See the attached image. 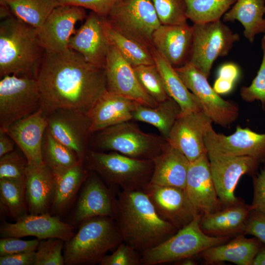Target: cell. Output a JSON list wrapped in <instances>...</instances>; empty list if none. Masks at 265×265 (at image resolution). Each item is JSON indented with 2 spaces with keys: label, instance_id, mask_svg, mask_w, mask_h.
Wrapping results in <instances>:
<instances>
[{
  "label": "cell",
  "instance_id": "cell-1",
  "mask_svg": "<svg viewBox=\"0 0 265 265\" xmlns=\"http://www.w3.org/2000/svg\"><path fill=\"white\" fill-rule=\"evenodd\" d=\"M41 107L47 114L57 108L87 114L106 91L105 69L87 62L70 48L46 52L36 75Z\"/></svg>",
  "mask_w": 265,
  "mask_h": 265
},
{
  "label": "cell",
  "instance_id": "cell-2",
  "mask_svg": "<svg viewBox=\"0 0 265 265\" xmlns=\"http://www.w3.org/2000/svg\"><path fill=\"white\" fill-rule=\"evenodd\" d=\"M114 219L123 241L140 254L160 244L179 230L159 215L142 190L116 192Z\"/></svg>",
  "mask_w": 265,
  "mask_h": 265
},
{
  "label": "cell",
  "instance_id": "cell-3",
  "mask_svg": "<svg viewBox=\"0 0 265 265\" xmlns=\"http://www.w3.org/2000/svg\"><path fill=\"white\" fill-rule=\"evenodd\" d=\"M45 51L37 29L11 16L0 24V76L36 78Z\"/></svg>",
  "mask_w": 265,
  "mask_h": 265
},
{
  "label": "cell",
  "instance_id": "cell-4",
  "mask_svg": "<svg viewBox=\"0 0 265 265\" xmlns=\"http://www.w3.org/2000/svg\"><path fill=\"white\" fill-rule=\"evenodd\" d=\"M123 239L113 217L97 216L81 223L78 232L65 241V265L99 264L108 251L115 250Z\"/></svg>",
  "mask_w": 265,
  "mask_h": 265
},
{
  "label": "cell",
  "instance_id": "cell-5",
  "mask_svg": "<svg viewBox=\"0 0 265 265\" xmlns=\"http://www.w3.org/2000/svg\"><path fill=\"white\" fill-rule=\"evenodd\" d=\"M83 163L88 170L97 173L111 186L126 191L143 190L150 182L154 167L152 159L89 148Z\"/></svg>",
  "mask_w": 265,
  "mask_h": 265
},
{
  "label": "cell",
  "instance_id": "cell-6",
  "mask_svg": "<svg viewBox=\"0 0 265 265\" xmlns=\"http://www.w3.org/2000/svg\"><path fill=\"white\" fill-rule=\"evenodd\" d=\"M167 143L161 135L146 133L130 121L93 133L89 149L116 152L138 159H152L163 151Z\"/></svg>",
  "mask_w": 265,
  "mask_h": 265
},
{
  "label": "cell",
  "instance_id": "cell-7",
  "mask_svg": "<svg viewBox=\"0 0 265 265\" xmlns=\"http://www.w3.org/2000/svg\"><path fill=\"white\" fill-rule=\"evenodd\" d=\"M198 214L187 225L160 244L140 253L142 265H155L194 257L211 247L224 243L230 237H213L204 233Z\"/></svg>",
  "mask_w": 265,
  "mask_h": 265
},
{
  "label": "cell",
  "instance_id": "cell-8",
  "mask_svg": "<svg viewBox=\"0 0 265 265\" xmlns=\"http://www.w3.org/2000/svg\"><path fill=\"white\" fill-rule=\"evenodd\" d=\"M115 29L150 49L161 25L152 0H120L106 17Z\"/></svg>",
  "mask_w": 265,
  "mask_h": 265
},
{
  "label": "cell",
  "instance_id": "cell-9",
  "mask_svg": "<svg viewBox=\"0 0 265 265\" xmlns=\"http://www.w3.org/2000/svg\"><path fill=\"white\" fill-rule=\"evenodd\" d=\"M41 106L36 78L5 75L0 80V128L6 130Z\"/></svg>",
  "mask_w": 265,
  "mask_h": 265
},
{
  "label": "cell",
  "instance_id": "cell-10",
  "mask_svg": "<svg viewBox=\"0 0 265 265\" xmlns=\"http://www.w3.org/2000/svg\"><path fill=\"white\" fill-rule=\"evenodd\" d=\"M192 26L193 39L188 62L208 78L215 60L227 55L240 37L220 20Z\"/></svg>",
  "mask_w": 265,
  "mask_h": 265
},
{
  "label": "cell",
  "instance_id": "cell-11",
  "mask_svg": "<svg viewBox=\"0 0 265 265\" xmlns=\"http://www.w3.org/2000/svg\"><path fill=\"white\" fill-rule=\"evenodd\" d=\"M174 68L186 87L199 100L204 113L212 122L227 127L236 120L239 115L238 106L222 98L199 69L189 62Z\"/></svg>",
  "mask_w": 265,
  "mask_h": 265
},
{
  "label": "cell",
  "instance_id": "cell-12",
  "mask_svg": "<svg viewBox=\"0 0 265 265\" xmlns=\"http://www.w3.org/2000/svg\"><path fill=\"white\" fill-rule=\"evenodd\" d=\"M211 174L218 197L224 206L240 201L235 194L240 178L254 174L259 160L248 156L228 155L207 151Z\"/></svg>",
  "mask_w": 265,
  "mask_h": 265
},
{
  "label": "cell",
  "instance_id": "cell-13",
  "mask_svg": "<svg viewBox=\"0 0 265 265\" xmlns=\"http://www.w3.org/2000/svg\"><path fill=\"white\" fill-rule=\"evenodd\" d=\"M46 115L47 130L83 162L92 134L87 114L73 109L57 108Z\"/></svg>",
  "mask_w": 265,
  "mask_h": 265
},
{
  "label": "cell",
  "instance_id": "cell-14",
  "mask_svg": "<svg viewBox=\"0 0 265 265\" xmlns=\"http://www.w3.org/2000/svg\"><path fill=\"white\" fill-rule=\"evenodd\" d=\"M212 123L203 111L181 112L167 141L193 161L207 153L205 137Z\"/></svg>",
  "mask_w": 265,
  "mask_h": 265
},
{
  "label": "cell",
  "instance_id": "cell-15",
  "mask_svg": "<svg viewBox=\"0 0 265 265\" xmlns=\"http://www.w3.org/2000/svg\"><path fill=\"white\" fill-rule=\"evenodd\" d=\"M84 8L60 5L51 13L37 29L40 43L46 52H61L69 49L71 37L76 32L75 25L87 17Z\"/></svg>",
  "mask_w": 265,
  "mask_h": 265
},
{
  "label": "cell",
  "instance_id": "cell-16",
  "mask_svg": "<svg viewBox=\"0 0 265 265\" xmlns=\"http://www.w3.org/2000/svg\"><path fill=\"white\" fill-rule=\"evenodd\" d=\"M105 69L107 91L144 106L155 107L158 105L143 89L132 66L111 44Z\"/></svg>",
  "mask_w": 265,
  "mask_h": 265
},
{
  "label": "cell",
  "instance_id": "cell-17",
  "mask_svg": "<svg viewBox=\"0 0 265 265\" xmlns=\"http://www.w3.org/2000/svg\"><path fill=\"white\" fill-rule=\"evenodd\" d=\"M74 229L73 224L64 222L48 212L38 214L26 213L14 223H2L0 235L1 238L31 236L40 240L58 238L66 241L74 235Z\"/></svg>",
  "mask_w": 265,
  "mask_h": 265
},
{
  "label": "cell",
  "instance_id": "cell-18",
  "mask_svg": "<svg viewBox=\"0 0 265 265\" xmlns=\"http://www.w3.org/2000/svg\"><path fill=\"white\" fill-rule=\"evenodd\" d=\"M143 190L148 196L159 215L178 230L187 225L199 214L190 202L185 189L149 183Z\"/></svg>",
  "mask_w": 265,
  "mask_h": 265
},
{
  "label": "cell",
  "instance_id": "cell-19",
  "mask_svg": "<svg viewBox=\"0 0 265 265\" xmlns=\"http://www.w3.org/2000/svg\"><path fill=\"white\" fill-rule=\"evenodd\" d=\"M207 151L235 156H248L265 162V133L249 128H237L234 133L225 135L215 132L212 127L205 137Z\"/></svg>",
  "mask_w": 265,
  "mask_h": 265
},
{
  "label": "cell",
  "instance_id": "cell-20",
  "mask_svg": "<svg viewBox=\"0 0 265 265\" xmlns=\"http://www.w3.org/2000/svg\"><path fill=\"white\" fill-rule=\"evenodd\" d=\"M116 195L94 172L90 171L83 184L73 217L72 224L78 225L97 216L114 217Z\"/></svg>",
  "mask_w": 265,
  "mask_h": 265
},
{
  "label": "cell",
  "instance_id": "cell-21",
  "mask_svg": "<svg viewBox=\"0 0 265 265\" xmlns=\"http://www.w3.org/2000/svg\"><path fill=\"white\" fill-rule=\"evenodd\" d=\"M105 18L91 11L68 44L69 48L80 53L87 62L104 68L110 45L105 31Z\"/></svg>",
  "mask_w": 265,
  "mask_h": 265
},
{
  "label": "cell",
  "instance_id": "cell-22",
  "mask_svg": "<svg viewBox=\"0 0 265 265\" xmlns=\"http://www.w3.org/2000/svg\"><path fill=\"white\" fill-rule=\"evenodd\" d=\"M185 190L198 213L203 215L220 209L222 203L212 180L207 153L190 162Z\"/></svg>",
  "mask_w": 265,
  "mask_h": 265
},
{
  "label": "cell",
  "instance_id": "cell-23",
  "mask_svg": "<svg viewBox=\"0 0 265 265\" xmlns=\"http://www.w3.org/2000/svg\"><path fill=\"white\" fill-rule=\"evenodd\" d=\"M193 39L192 26L161 25L152 35L153 47L174 67L189 62Z\"/></svg>",
  "mask_w": 265,
  "mask_h": 265
},
{
  "label": "cell",
  "instance_id": "cell-24",
  "mask_svg": "<svg viewBox=\"0 0 265 265\" xmlns=\"http://www.w3.org/2000/svg\"><path fill=\"white\" fill-rule=\"evenodd\" d=\"M47 128V115L40 107L5 130L22 151L28 163L44 164L42 155L43 138Z\"/></svg>",
  "mask_w": 265,
  "mask_h": 265
},
{
  "label": "cell",
  "instance_id": "cell-25",
  "mask_svg": "<svg viewBox=\"0 0 265 265\" xmlns=\"http://www.w3.org/2000/svg\"><path fill=\"white\" fill-rule=\"evenodd\" d=\"M138 103L106 90L87 113L92 133L132 120V112Z\"/></svg>",
  "mask_w": 265,
  "mask_h": 265
},
{
  "label": "cell",
  "instance_id": "cell-26",
  "mask_svg": "<svg viewBox=\"0 0 265 265\" xmlns=\"http://www.w3.org/2000/svg\"><path fill=\"white\" fill-rule=\"evenodd\" d=\"M224 207L203 215L200 223L201 229L213 237H230L244 234L246 221L252 210L251 205L240 201Z\"/></svg>",
  "mask_w": 265,
  "mask_h": 265
},
{
  "label": "cell",
  "instance_id": "cell-27",
  "mask_svg": "<svg viewBox=\"0 0 265 265\" xmlns=\"http://www.w3.org/2000/svg\"><path fill=\"white\" fill-rule=\"evenodd\" d=\"M26 194L29 213L48 212L51 208L54 182L51 168L44 163H28L25 174Z\"/></svg>",
  "mask_w": 265,
  "mask_h": 265
},
{
  "label": "cell",
  "instance_id": "cell-28",
  "mask_svg": "<svg viewBox=\"0 0 265 265\" xmlns=\"http://www.w3.org/2000/svg\"><path fill=\"white\" fill-rule=\"evenodd\" d=\"M152 160L154 167L150 183L185 189L190 162L181 151L167 142Z\"/></svg>",
  "mask_w": 265,
  "mask_h": 265
},
{
  "label": "cell",
  "instance_id": "cell-29",
  "mask_svg": "<svg viewBox=\"0 0 265 265\" xmlns=\"http://www.w3.org/2000/svg\"><path fill=\"white\" fill-rule=\"evenodd\" d=\"M51 169L54 182L51 208L54 213L60 214L71 206L89 172L85 168L83 162L71 167Z\"/></svg>",
  "mask_w": 265,
  "mask_h": 265
},
{
  "label": "cell",
  "instance_id": "cell-30",
  "mask_svg": "<svg viewBox=\"0 0 265 265\" xmlns=\"http://www.w3.org/2000/svg\"><path fill=\"white\" fill-rule=\"evenodd\" d=\"M262 242L255 237L237 235L231 240L211 247L200 255L207 264L229 262L238 265H252Z\"/></svg>",
  "mask_w": 265,
  "mask_h": 265
},
{
  "label": "cell",
  "instance_id": "cell-31",
  "mask_svg": "<svg viewBox=\"0 0 265 265\" xmlns=\"http://www.w3.org/2000/svg\"><path fill=\"white\" fill-rule=\"evenodd\" d=\"M150 51L168 95L179 105L181 112L203 111L199 100L186 87L175 68L153 47Z\"/></svg>",
  "mask_w": 265,
  "mask_h": 265
},
{
  "label": "cell",
  "instance_id": "cell-32",
  "mask_svg": "<svg viewBox=\"0 0 265 265\" xmlns=\"http://www.w3.org/2000/svg\"><path fill=\"white\" fill-rule=\"evenodd\" d=\"M265 0H237L223 16L224 22H239L245 37L250 43L257 35L265 33Z\"/></svg>",
  "mask_w": 265,
  "mask_h": 265
},
{
  "label": "cell",
  "instance_id": "cell-33",
  "mask_svg": "<svg viewBox=\"0 0 265 265\" xmlns=\"http://www.w3.org/2000/svg\"><path fill=\"white\" fill-rule=\"evenodd\" d=\"M182 110L172 98L159 103L155 107L137 104L132 112V120L149 124L156 128L166 140Z\"/></svg>",
  "mask_w": 265,
  "mask_h": 265
},
{
  "label": "cell",
  "instance_id": "cell-34",
  "mask_svg": "<svg viewBox=\"0 0 265 265\" xmlns=\"http://www.w3.org/2000/svg\"><path fill=\"white\" fill-rule=\"evenodd\" d=\"M105 31L111 45L132 66L155 64L150 49L121 33L104 21Z\"/></svg>",
  "mask_w": 265,
  "mask_h": 265
},
{
  "label": "cell",
  "instance_id": "cell-35",
  "mask_svg": "<svg viewBox=\"0 0 265 265\" xmlns=\"http://www.w3.org/2000/svg\"><path fill=\"white\" fill-rule=\"evenodd\" d=\"M0 206L8 216L16 220L27 213L25 178L0 179Z\"/></svg>",
  "mask_w": 265,
  "mask_h": 265
},
{
  "label": "cell",
  "instance_id": "cell-36",
  "mask_svg": "<svg viewBox=\"0 0 265 265\" xmlns=\"http://www.w3.org/2000/svg\"><path fill=\"white\" fill-rule=\"evenodd\" d=\"M8 4L14 16L37 29L60 5L58 0H10Z\"/></svg>",
  "mask_w": 265,
  "mask_h": 265
},
{
  "label": "cell",
  "instance_id": "cell-37",
  "mask_svg": "<svg viewBox=\"0 0 265 265\" xmlns=\"http://www.w3.org/2000/svg\"><path fill=\"white\" fill-rule=\"evenodd\" d=\"M42 155L43 163L51 169L71 167L83 162L73 150L56 139L47 129L43 138Z\"/></svg>",
  "mask_w": 265,
  "mask_h": 265
},
{
  "label": "cell",
  "instance_id": "cell-38",
  "mask_svg": "<svg viewBox=\"0 0 265 265\" xmlns=\"http://www.w3.org/2000/svg\"><path fill=\"white\" fill-rule=\"evenodd\" d=\"M187 19L193 24L220 20L237 0H185Z\"/></svg>",
  "mask_w": 265,
  "mask_h": 265
},
{
  "label": "cell",
  "instance_id": "cell-39",
  "mask_svg": "<svg viewBox=\"0 0 265 265\" xmlns=\"http://www.w3.org/2000/svg\"><path fill=\"white\" fill-rule=\"evenodd\" d=\"M132 67L141 86L155 101L159 103L170 97L161 73L155 63Z\"/></svg>",
  "mask_w": 265,
  "mask_h": 265
},
{
  "label": "cell",
  "instance_id": "cell-40",
  "mask_svg": "<svg viewBox=\"0 0 265 265\" xmlns=\"http://www.w3.org/2000/svg\"><path fill=\"white\" fill-rule=\"evenodd\" d=\"M162 25H183L187 23L185 0H152Z\"/></svg>",
  "mask_w": 265,
  "mask_h": 265
},
{
  "label": "cell",
  "instance_id": "cell-41",
  "mask_svg": "<svg viewBox=\"0 0 265 265\" xmlns=\"http://www.w3.org/2000/svg\"><path fill=\"white\" fill-rule=\"evenodd\" d=\"M65 241L58 238L40 240L35 251L34 265H65L62 251Z\"/></svg>",
  "mask_w": 265,
  "mask_h": 265
},
{
  "label": "cell",
  "instance_id": "cell-42",
  "mask_svg": "<svg viewBox=\"0 0 265 265\" xmlns=\"http://www.w3.org/2000/svg\"><path fill=\"white\" fill-rule=\"evenodd\" d=\"M261 45L263 58L259 70L251 84L241 88L240 95L246 102L259 101L265 106V34L262 38Z\"/></svg>",
  "mask_w": 265,
  "mask_h": 265
},
{
  "label": "cell",
  "instance_id": "cell-43",
  "mask_svg": "<svg viewBox=\"0 0 265 265\" xmlns=\"http://www.w3.org/2000/svg\"><path fill=\"white\" fill-rule=\"evenodd\" d=\"M28 161L17 150L0 157V179H22L25 174Z\"/></svg>",
  "mask_w": 265,
  "mask_h": 265
},
{
  "label": "cell",
  "instance_id": "cell-44",
  "mask_svg": "<svg viewBox=\"0 0 265 265\" xmlns=\"http://www.w3.org/2000/svg\"><path fill=\"white\" fill-rule=\"evenodd\" d=\"M134 249L122 242L109 255H106L101 265H140L141 255Z\"/></svg>",
  "mask_w": 265,
  "mask_h": 265
},
{
  "label": "cell",
  "instance_id": "cell-45",
  "mask_svg": "<svg viewBox=\"0 0 265 265\" xmlns=\"http://www.w3.org/2000/svg\"><path fill=\"white\" fill-rule=\"evenodd\" d=\"M40 240H25L20 238L9 237L0 239V256L36 251Z\"/></svg>",
  "mask_w": 265,
  "mask_h": 265
},
{
  "label": "cell",
  "instance_id": "cell-46",
  "mask_svg": "<svg viewBox=\"0 0 265 265\" xmlns=\"http://www.w3.org/2000/svg\"><path fill=\"white\" fill-rule=\"evenodd\" d=\"M120 0H58L60 5H71L90 9L99 15L106 17Z\"/></svg>",
  "mask_w": 265,
  "mask_h": 265
},
{
  "label": "cell",
  "instance_id": "cell-47",
  "mask_svg": "<svg viewBox=\"0 0 265 265\" xmlns=\"http://www.w3.org/2000/svg\"><path fill=\"white\" fill-rule=\"evenodd\" d=\"M244 234L252 235L265 244V213L252 210L246 221Z\"/></svg>",
  "mask_w": 265,
  "mask_h": 265
},
{
  "label": "cell",
  "instance_id": "cell-48",
  "mask_svg": "<svg viewBox=\"0 0 265 265\" xmlns=\"http://www.w3.org/2000/svg\"><path fill=\"white\" fill-rule=\"evenodd\" d=\"M260 172L253 176V199L251 206L265 213V162Z\"/></svg>",
  "mask_w": 265,
  "mask_h": 265
},
{
  "label": "cell",
  "instance_id": "cell-49",
  "mask_svg": "<svg viewBox=\"0 0 265 265\" xmlns=\"http://www.w3.org/2000/svg\"><path fill=\"white\" fill-rule=\"evenodd\" d=\"M35 251L0 256V265H34Z\"/></svg>",
  "mask_w": 265,
  "mask_h": 265
},
{
  "label": "cell",
  "instance_id": "cell-50",
  "mask_svg": "<svg viewBox=\"0 0 265 265\" xmlns=\"http://www.w3.org/2000/svg\"><path fill=\"white\" fill-rule=\"evenodd\" d=\"M239 73V69L237 65L231 63H227L219 68L218 77L235 82L238 79Z\"/></svg>",
  "mask_w": 265,
  "mask_h": 265
},
{
  "label": "cell",
  "instance_id": "cell-51",
  "mask_svg": "<svg viewBox=\"0 0 265 265\" xmlns=\"http://www.w3.org/2000/svg\"><path fill=\"white\" fill-rule=\"evenodd\" d=\"M15 144L6 132L0 128V157L13 151Z\"/></svg>",
  "mask_w": 265,
  "mask_h": 265
},
{
  "label": "cell",
  "instance_id": "cell-52",
  "mask_svg": "<svg viewBox=\"0 0 265 265\" xmlns=\"http://www.w3.org/2000/svg\"><path fill=\"white\" fill-rule=\"evenodd\" d=\"M234 82L231 80L218 77L214 81L213 88L218 94H227L232 90Z\"/></svg>",
  "mask_w": 265,
  "mask_h": 265
},
{
  "label": "cell",
  "instance_id": "cell-53",
  "mask_svg": "<svg viewBox=\"0 0 265 265\" xmlns=\"http://www.w3.org/2000/svg\"><path fill=\"white\" fill-rule=\"evenodd\" d=\"M252 265H265V244L262 246L255 256Z\"/></svg>",
  "mask_w": 265,
  "mask_h": 265
},
{
  "label": "cell",
  "instance_id": "cell-54",
  "mask_svg": "<svg viewBox=\"0 0 265 265\" xmlns=\"http://www.w3.org/2000/svg\"><path fill=\"white\" fill-rule=\"evenodd\" d=\"M193 257L186 258L176 262L177 264L181 265H194L196 262L193 259Z\"/></svg>",
  "mask_w": 265,
  "mask_h": 265
},
{
  "label": "cell",
  "instance_id": "cell-55",
  "mask_svg": "<svg viewBox=\"0 0 265 265\" xmlns=\"http://www.w3.org/2000/svg\"><path fill=\"white\" fill-rule=\"evenodd\" d=\"M10 0H0V5L1 6H8V2Z\"/></svg>",
  "mask_w": 265,
  "mask_h": 265
},
{
  "label": "cell",
  "instance_id": "cell-56",
  "mask_svg": "<svg viewBox=\"0 0 265 265\" xmlns=\"http://www.w3.org/2000/svg\"></svg>",
  "mask_w": 265,
  "mask_h": 265
}]
</instances>
